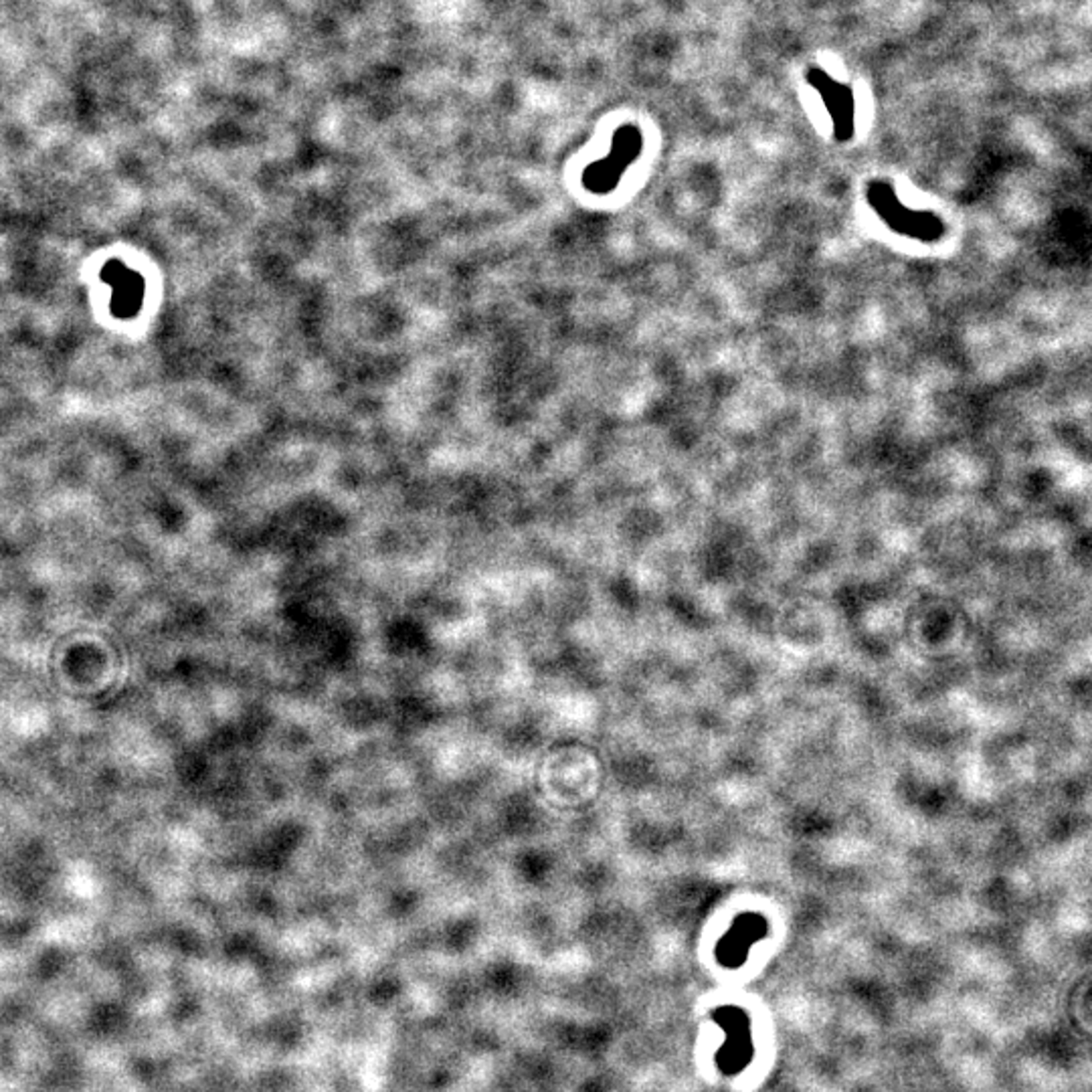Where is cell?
<instances>
[{
  "instance_id": "1",
  "label": "cell",
  "mask_w": 1092,
  "mask_h": 1092,
  "mask_svg": "<svg viewBox=\"0 0 1092 1092\" xmlns=\"http://www.w3.org/2000/svg\"><path fill=\"white\" fill-rule=\"evenodd\" d=\"M868 201L874 211L886 223L897 231L918 237V239H934L943 233V223L933 212H916L902 204L892 188L884 183H872L868 186Z\"/></svg>"
},
{
  "instance_id": "2",
  "label": "cell",
  "mask_w": 1092,
  "mask_h": 1092,
  "mask_svg": "<svg viewBox=\"0 0 1092 1092\" xmlns=\"http://www.w3.org/2000/svg\"><path fill=\"white\" fill-rule=\"evenodd\" d=\"M644 138L636 126H621L613 136V146L607 158L595 162L585 170V186L595 193H607L618 185L619 176L642 152Z\"/></svg>"
},
{
  "instance_id": "3",
  "label": "cell",
  "mask_w": 1092,
  "mask_h": 1092,
  "mask_svg": "<svg viewBox=\"0 0 1092 1092\" xmlns=\"http://www.w3.org/2000/svg\"><path fill=\"white\" fill-rule=\"evenodd\" d=\"M808 84L821 95V102H824L829 118H832L834 136L837 142H848L853 136V128H856V122H853L856 120V105H853L852 87L829 77L819 68H811L808 71Z\"/></svg>"
},
{
  "instance_id": "4",
  "label": "cell",
  "mask_w": 1092,
  "mask_h": 1092,
  "mask_svg": "<svg viewBox=\"0 0 1092 1092\" xmlns=\"http://www.w3.org/2000/svg\"><path fill=\"white\" fill-rule=\"evenodd\" d=\"M116 269L118 274L116 277H112L108 274L110 282L116 285V295H113V311H116L118 316H132L140 310V303H142V279H140L134 272H128L124 266H120L116 261Z\"/></svg>"
}]
</instances>
